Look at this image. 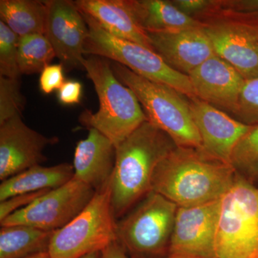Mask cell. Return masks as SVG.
I'll use <instances>...</instances> for the list:
<instances>
[{"instance_id":"28","label":"cell","mask_w":258,"mask_h":258,"mask_svg":"<svg viewBox=\"0 0 258 258\" xmlns=\"http://www.w3.org/2000/svg\"><path fill=\"white\" fill-rule=\"evenodd\" d=\"M64 68L62 64H52L47 66L40 74L39 86L44 94H50L58 91L66 82Z\"/></svg>"},{"instance_id":"30","label":"cell","mask_w":258,"mask_h":258,"mask_svg":"<svg viewBox=\"0 0 258 258\" xmlns=\"http://www.w3.org/2000/svg\"><path fill=\"white\" fill-rule=\"evenodd\" d=\"M83 95V85L79 81H66L57 91V99L64 106L79 104Z\"/></svg>"},{"instance_id":"23","label":"cell","mask_w":258,"mask_h":258,"mask_svg":"<svg viewBox=\"0 0 258 258\" xmlns=\"http://www.w3.org/2000/svg\"><path fill=\"white\" fill-rule=\"evenodd\" d=\"M55 57L53 47L45 35L20 37L18 64L21 74H41Z\"/></svg>"},{"instance_id":"19","label":"cell","mask_w":258,"mask_h":258,"mask_svg":"<svg viewBox=\"0 0 258 258\" xmlns=\"http://www.w3.org/2000/svg\"><path fill=\"white\" fill-rule=\"evenodd\" d=\"M134 11L141 27L147 33H173L203 28V23L184 14L165 0H133Z\"/></svg>"},{"instance_id":"2","label":"cell","mask_w":258,"mask_h":258,"mask_svg":"<svg viewBox=\"0 0 258 258\" xmlns=\"http://www.w3.org/2000/svg\"><path fill=\"white\" fill-rule=\"evenodd\" d=\"M176 147L165 132L147 120L116 147L110 184L115 220L124 216L152 191L157 164Z\"/></svg>"},{"instance_id":"1","label":"cell","mask_w":258,"mask_h":258,"mask_svg":"<svg viewBox=\"0 0 258 258\" xmlns=\"http://www.w3.org/2000/svg\"><path fill=\"white\" fill-rule=\"evenodd\" d=\"M236 171L230 164L202 148L176 147L157 164L152 191L189 208L223 198L231 189Z\"/></svg>"},{"instance_id":"21","label":"cell","mask_w":258,"mask_h":258,"mask_svg":"<svg viewBox=\"0 0 258 258\" xmlns=\"http://www.w3.org/2000/svg\"><path fill=\"white\" fill-rule=\"evenodd\" d=\"M0 18L20 37L45 35L46 3L38 0H1Z\"/></svg>"},{"instance_id":"9","label":"cell","mask_w":258,"mask_h":258,"mask_svg":"<svg viewBox=\"0 0 258 258\" xmlns=\"http://www.w3.org/2000/svg\"><path fill=\"white\" fill-rule=\"evenodd\" d=\"M116 221L111 206L110 185L95 194L87 207L52 235L51 258H81L101 252L117 240Z\"/></svg>"},{"instance_id":"36","label":"cell","mask_w":258,"mask_h":258,"mask_svg":"<svg viewBox=\"0 0 258 258\" xmlns=\"http://www.w3.org/2000/svg\"><path fill=\"white\" fill-rule=\"evenodd\" d=\"M162 258H193L190 257H186V256H181V255H168L165 257Z\"/></svg>"},{"instance_id":"18","label":"cell","mask_w":258,"mask_h":258,"mask_svg":"<svg viewBox=\"0 0 258 258\" xmlns=\"http://www.w3.org/2000/svg\"><path fill=\"white\" fill-rule=\"evenodd\" d=\"M78 9L91 16L113 35L153 50L147 32L141 27L133 0H76Z\"/></svg>"},{"instance_id":"10","label":"cell","mask_w":258,"mask_h":258,"mask_svg":"<svg viewBox=\"0 0 258 258\" xmlns=\"http://www.w3.org/2000/svg\"><path fill=\"white\" fill-rule=\"evenodd\" d=\"M96 191L74 176L33 203L10 215L1 226L27 225L47 231L62 228L87 207Z\"/></svg>"},{"instance_id":"31","label":"cell","mask_w":258,"mask_h":258,"mask_svg":"<svg viewBox=\"0 0 258 258\" xmlns=\"http://www.w3.org/2000/svg\"><path fill=\"white\" fill-rule=\"evenodd\" d=\"M173 4L184 14L198 18L210 8L211 0H174Z\"/></svg>"},{"instance_id":"27","label":"cell","mask_w":258,"mask_h":258,"mask_svg":"<svg viewBox=\"0 0 258 258\" xmlns=\"http://www.w3.org/2000/svg\"><path fill=\"white\" fill-rule=\"evenodd\" d=\"M235 116L244 124L258 125V76L244 81Z\"/></svg>"},{"instance_id":"13","label":"cell","mask_w":258,"mask_h":258,"mask_svg":"<svg viewBox=\"0 0 258 258\" xmlns=\"http://www.w3.org/2000/svg\"><path fill=\"white\" fill-rule=\"evenodd\" d=\"M59 142L47 137L13 117L0 124V180L5 181L47 160L44 150Z\"/></svg>"},{"instance_id":"35","label":"cell","mask_w":258,"mask_h":258,"mask_svg":"<svg viewBox=\"0 0 258 258\" xmlns=\"http://www.w3.org/2000/svg\"><path fill=\"white\" fill-rule=\"evenodd\" d=\"M81 258H101V252H93Z\"/></svg>"},{"instance_id":"8","label":"cell","mask_w":258,"mask_h":258,"mask_svg":"<svg viewBox=\"0 0 258 258\" xmlns=\"http://www.w3.org/2000/svg\"><path fill=\"white\" fill-rule=\"evenodd\" d=\"M217 258H258V186L236 174L222 200Z\"/></svg>"},{"instance_id":"25","label":"cell","mask_w":258,"mask_h":258,"mask_svg":"<svg viewBox=\"0 0 258 258\" xmlns=\"http://www.w3.org/2000/svg\"><path fill=\"white\" fill-rule=\"evenodd\" d=\"M25 105L20 79L0 76V124L13 117L22 116Z\"/></svg>"},{"instance_id":"11","label":"cell","mask_w":258,"mask_h":258,"mask_svg":"<svg viewBox=\"0 0 258 258\" xmlns=\"http://www.w3.org/2000/svg\"><path fill=\"white\" fill-rule=\"evenodd\" d=\"M222 200L189 208L178 207L168 255L217 258Z\"/></svg>"},{"instance_id":"16","label":"cell","mask_w":258,"mask_h":258,"mask_svg":"<svg viewBox=\"0 0 258 258\" xmlns=\"http://www.w3.org/2000/svg\"><path fill=\"white\" fill-rule=\"evenodd\" d=\"M154 52L178 72L186 76L216 55L203 28L173 33H147Z\"/></svg>"},{"instance_id":"17","label":"cell","mask_w":258,"mask_h":258,"mask_svg":"<svg viewBox=\"0 0 258 258\" xmlns=\"http://www.w3.org/2000/svg\"><path fill=\"white\" fill-rule=\"evenodd\" d=\"M88 130V137L80 141L75 149L74 177L98 192L111 184L116 147L96 129Z\"/></svg>"},{"instance_id":"7","label":"cell","mask_w":258,"mask_h":258,"mask_svg":"<svg viewBox=\"0 0 258 258\" xmlns=\"http://www.w3.org/2000/svg\"><path fill=\"white\" fill-rule=\"evenodd\" d=\"M81 13L89 30L85 55L99 56L118 62L139 76L174 88L186 98L196 97L189 76L173 69L157 52L136 42L113 36L94 19Z\"/></svg>"},{"instance_id":"5","label":"cell","mask_w":258,"mask_h":258,"mask_svg":"<svg viewBox=\"0 0 258 258\" xmlns=\"http://www.w3.org/2000/svg\"><path fill=\"white\" fill-rule=\"evenodd\" d=\"M178 206L155 191L116 221L117 241L130 258L168 256Z\"/></svg>"},{"instance_id":"4","label":"cell","mask_w":258,"mask_h":258,"mask_svg":"<svg viewBox=\"0 0 258 258\" xmlns=\"http://www.w3.org/2000/svg\"><path fill=\"white\" fill-rule=\"evenodd\" d=\"M117 79L132 90L147 119L165 132L179 147L202 148V140L183 95L166 85L136 74L118 62L111 61Z\"/></svg>"},{"instance_id":"34","label":"cell","mask_w":258,"mask_h":258,"mask_svg":"<svg viewBox=\"0 0 258 258\" xmlns=\"http://www.w3.org/2000/svg\"><path fill=\"white\" fill-rule=\"evenodd\" d=\"M25 258H51L48 252H41V253L33 254Z\"/></svg>"},{"instance_id":"12","label":"cell","mask_w":258,"mask_h":258,"mask_svg":"<svg viewBox=\"0 0 258 258\" xmlns=\"http://www.w3.org/2000/svg\"><path fill=\"white\" fill-rule=\"evenodd\" d=\"M45 35L50 42L56 57L70 72L83 69L85 45L89 30L82 13L74 1L47 0Z\"/></svg>"},{"instance_id":"15","label":"cell","mask_w":258,"mask_h":258,"mask_svg":"<svg viewBox=\"0 0 258 258\" xmlns=\"http://www.w3.org/2000/svg\"><path fill=\"white\" fill-rule=\"evenodd\" d=\"M188 76L196 98L235 115L245 79L235 68L216 55Z\"/></svg>"},{"instance_id":"29","label":"cell","mask_w":258,"mask_h":258,"mask_svg":"<svg viewBox=\"0 0 258 258\" xmlns=\"http://www.w3.org/2000/svg\"><path fill=\"white\" fill-rule=\"evenodd\" d=\"M50 190L44 189L35 192L21 194L0 202V222L14 212L28 206Z\"/></svg>"},{"instance_id":"26","label":"cell","mask_w":258,"mask_h":258,"mask_svg":"<svg viewBox=\"0 0 258 258\" xmlns=\"http://www.w3.org/2000/svg\"><path fill=\"white\" fill-rule=\"evenodd\" d=\"M20 37L0 21V76L20 79L18 44Z\"/></svg>"},{"instance_id":"32","label":"cell","mask_w":258,"mask_h":258,"mask_svg":"<svg viewBox=\"0 0 258 258\" xmlns=\"http://www.w3.org/2000/svg\"><path fill=\"white\" fill-rule=\"evenodd\" d=\"M225 9L258 16V0H219Z\"/></svg>"},{"instance_id":"3","label":"cell","mask_w":258,"mask_h":258,"mask_svg":"<svg viewBox=\"0 0 258 258\" xmlns=\"http://www.w3.org/2000/svg\"><path fill=\"white\" fill-rule=\"evenodd\" d=\"M83 69L94 86L99 109L86 110L79 122L88 129L94 128L117 147L144 122L147 117L132 90L115 76L111 61L99 56L85 57Z\"/></svg>"},{"instance_id":"22","label":"cell","mask_w":258,"mask_h":258,"mask_svg":"<svg viewBox=\"0 0 258 258\" xmlns=\"http://www.w3.org/2000/svg\"><path fill=\"white\" fill-rule=\"evenodd\" d=\"M54 232L27 225L1 226L0 258H25L48 252Z\"/></svg>"},{"instance_id":"24","label":"cell","mask_w":258,"mask_h":258,"mask_svg":"<svg viewBox=\"0 0 258 258\" xmlns=\"http://www.w3.org/2000/svg\"><path fill=\"white\" fill-rule=\"evenodd\" d=\"M230 163L239 175L253 184L258 181V125H252L236 144Z\"/></svg>"},{"instance_id":"6","label":"cell","mask_w":258,"mask_h":258,"mask_svg":"<svg viewBox=\"0 0 258 258\" xmlns=\"http://www.w3.org/2000/svg\"><path fill=\"white\" fill-rule=\"evenodd\" d=\"M196 20L215 53L235 68L244 79L258 76V16L222 8L212 0L210 8Z\"/></svg>"},{"instance_id":"14","label":"cell","mask_w":258,"mask_h":258,"mask_svg":"<svg viewBox=\"0 0 258 258\" xmlns=\"http://www.w3.org/2000/svg\"><path fill=\"white\" fill-rule=\"evenodd\" d=\"M188 99L194 122L201 137L202 149L231 164L234 148L252 125L244 124L196 97Z\"/></svg>"},{"instance_id":"33","label":"cell","mask_w":258,"mask_h":258,"mask_svg":"<svg viewBox=\"0 0 258 258\" xmlns=\"http://www.w3.org/2000/svg\"><path fill=\"white\" fill-rule=\"evenodd\" d=\"M101 258H128V255L121 244L116 240L101 251Z\"/></svg>"},{"instance_id":"20","label":"cell","mask_w":258,"mask_h":258,"mask_svg":"<svg viewBox=\"0 0 258 258\" xmlns=\"http://www.w3.org/2000/svg\"><path fill=\"white\" fill-rule=\"evenodd\" d=\"M74 176V165L70 163L32 166L2 181L0 202L21 194L56 189L69 182Z\"/></svg>"}]
</instances>
